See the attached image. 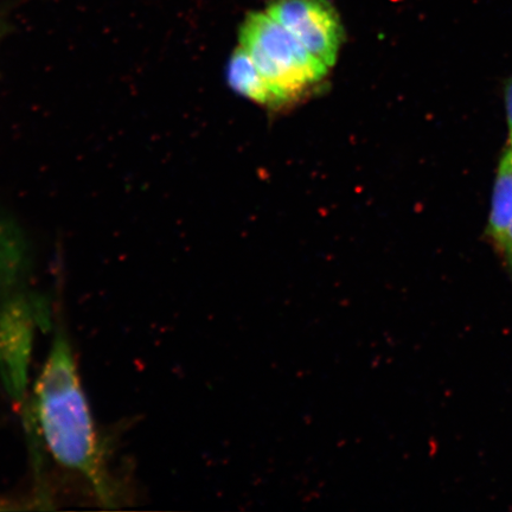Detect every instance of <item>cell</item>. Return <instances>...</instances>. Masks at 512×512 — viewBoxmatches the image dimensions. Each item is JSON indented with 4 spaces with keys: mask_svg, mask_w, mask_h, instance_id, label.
<instances>
[{
    "mask_svg": "<svg viewBox=\"0 0 512 512\" xmlns=\"http://www.w3.org/2000/svg\"><path fill=\"white\" fill-rule=\"evenodd\" d=\"M38 425L57 463L85 478L105 503L114 502L104 450L72 345L59 332L35 384Z\"/></svg>",
    "mask_w": 512,
    "mask_h": 512,
    "instance_id": "cell-1",
    "label": "cell"
},
{
    "mask_svg": "<svg viewBox=\"0 0 512 512\" xmlns=\"http://www.w3.org/2000/svg\"><path fill=\"white\" fill-rule=\"evenodd\" d=\"M240 47L247 51L264 78L291 104L320 82L329 67L313 56L296 37L267 12H251L239 31Z\"/></svg>",
    "mask_w": 512,
    "mask_h": 512,
    "instance_id": "cell-2",
    "label": "cell"
},
{
    "mask_svg": "<svg viewBox=\"0 0 512 512\" xmlns=\"http://www.w3.org/2000/svg\"><path fill=\"white\" fill-rule=\"evenodd\" d=\"M266 12L325 66H335L344 29L329 0H274Z\"/></svg>",
    "mask_w": 512,
    "mask_h": 512,
    "instance_id": "cell-3",
    "label": "cell"
},
{
    "mask_svg": "<svg viewBox=\"0 0 512 512\" xmlns=\"http://www.w3.org/2000/svg\"><path fill=\"white\" fill-rule=\"evenodd\" d=\"M35 313L22 293L0 303V376L16 401L27 392Z\"/></svg>",
    "mask_w": 512,
    "mask_h": 512,
    "instance_id": "cell-4",
    "label": "cell"
},
{
    "mask_svg": "<svg viewBox=\"0 0 512 512\" xmlns=\"http://www.w3.org/2000/svg\"><path fill=\"white\" fill-rule=\"evenodd\" d=\"M31 266L27 233L14 216L0 209V303L21 293Z\"/></svg>",
    "mask_w": 512,
    "mask_h": 512,
    "instance_id": "cell-5",
    "label": "cell"
},
{
    "mask_svg": "<svg viewBox=\"0 0 512 512\" xmlns=\"http://www.w3.org/2000/svg\"><path fill=\"white\" fill-rule=\"evenodd\" d=\"M227 81L235 93L245 96L255 104L279 108L287 101L268 83L256 64L240 46L234 50L228 61Z\"/></svg>",
    "mask_w": 512,
    "mask_h": 512,
    "instance_id": "cell-6",
    "label": "cell"
},
{
    "mask_svg": "<svg viewBox=\"0 0 512 512\" xmlns=\"http://www.w3.org/2000/svg\"><path fill=\"white\" fill-rule=\"evenodd\" d=\"M512 222V156L505 149L498 165L492 191L488 235L494 245L503 238Z\"/></svg>",
    "mask_w": 512,
    "mask_h": 512,
    "instance_id": "cell-7",
    "label": "cell"
},
{
    "mask_svg": "<svg viewBox=\"0 0 512 512\" xmlns=\"http://www.w3.org/2000/svg\"><path fill=\"white\" fill-rule=\"evenodd\" d=\"M495 247L503 256L505 264H507L512 277V222L507 232L503 235V238L496 243Z\"/></svg>",
    "mask_w": 512,
    "mask_h": 512,
    "instance_id": "cell-8",
    "label": "cell"
},
{
    "mask_svg": "<svg viewBox=\"0 0 512 512\" xmlns=\"http://www.w3.org/2000/svg\"><path fill=\"white\" fill-rule=\"evenodd\" d=\"M504 105L505 115H507V123L509 128V138L512 137V76L505 82L504 87Z\"/></svg>",
    "mask_w": 512,
    "mask_h": 512,
    "instance_id": "cell-9",
    "label": "cell"
},
{
    "mask_svg": "<svg viewBox=\"0 0 512 512\" xmlns=\"http://www.w3.org/2000/svg\"><path fill=\"white\" fill-rule=\"evenodd\" d=\"M10 29L11 28L8 18H6L3 12L0 11V41H2L3 38L9 34Z\"/></svg>",
    "mask_w": 512,
    "mask_h": 512,
    "instance_id": "cell-10",
    "label": "cell"
},
{
    "mask_svg": "<svg viewBox=\"0 0 512 512\" xmlns=\"http://www.w3.org/2000/svg\"><path fill=\"white\" fill-rule=\"evenodd\" d=\"M507 150L511 153V156H512V137L509 138V144L507 146Z\"/></svg>",
    "mask_w": 512,
    "mask_h": 512,
    "instance_id": "cell-11",
    "label": "cell"
}]
</instances>
